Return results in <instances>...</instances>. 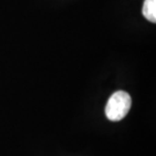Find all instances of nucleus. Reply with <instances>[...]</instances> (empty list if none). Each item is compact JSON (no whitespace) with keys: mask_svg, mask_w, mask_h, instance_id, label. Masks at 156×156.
I'll return each instance as SVG.
<instances>
[{"mask_svg":"<svg viewBox=\"0 0 156 156\" xmlns=\"http://www.w3.org/2000/svg\"><path fill=\"white\" fill-rule=\"evenodd\" d=\"M132 101L126 91H117L108 99L105 107V116L112 122L121 121L129 113Z\"/></svg>","mask_w":156,"mask_h":156,"instance_id":"1","label":"nucleus"},{"mask_svg":"<svg viewBox=\"0 0 156 156\" xmlns=\"http://www.w3.org/2000/svg\"><path fill=\"white\" fill-rule=\"evenodd\" d=\"M142 13L146 20L151 23H156V0H145Z\"/></svg>","mask_w":156,"mask_h":156,"instance_id":"2","label":"nucleus"}]
</instances>
